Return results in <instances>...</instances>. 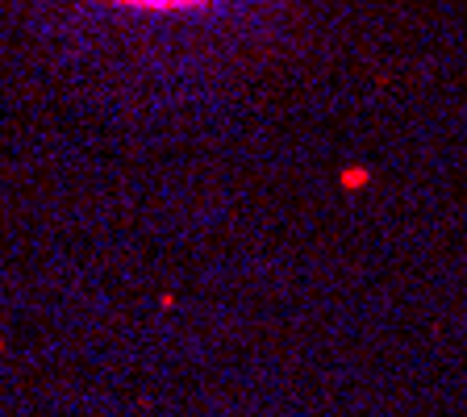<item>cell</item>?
I'll use <instances>...</instances> for the list:
<instances>
[{
    "mask_svg": "<svg viewBox=\"0 0 467 417\" xmlns=\"http://www.w3.org/2000/svg\"><path fill=\"white\" fill-rule=\"evenodd\" d=\"M143 4H184V0H143Z\"/></svg>",
    "mask_w": 467,
    "mask_h": 417,
    "instance_id": "1",
    "label": "cell"
}]
</instances>
